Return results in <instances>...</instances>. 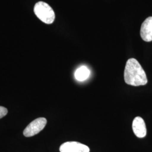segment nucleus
<instances>
[{
  "label": "nucleus",
  "mask_w": 152,
  "mask_h": 152,
  "mask_svg": "<svg viewBox=\"0 0 152 152\" xmlns=\"http://www.w3.org/2000/svg\"><path fill=\"white\" fill-rule=\"evenodd\" d=\"M124 80L127 85L139 86L145 85L147 75L137 60L131 58L127 61L124 71Z\"/></svg>",
  "instance_id": "nucleus-1"
},
{
  "label": "nucleus",
  "mask_w": 152,
  "mask_h": 152,
  "mask_svg": "<svg viewBox=\"0 0 152 152\" xmlns=\"http://www.w3.org/2000/svg\"><path fill=\"white\" fill-rule=\"evenodd\" d=\"M34 12L38 19L46 24H50L54 21V11L50 6L44 2L40 1L36 4Z\"/></svg>",
  "instance_id": "nucleus-2"
},
{
  "label": "nucleus",
  "mask_w": 152,
  "mask_h": 152,
  "mask_svg": "<svg viewBox=\"0 0 152 152\" xmlns=\"http://www.w3.org/2000/svg\"><path fill=\"white\" fill-rule=\"evenodd\" d=\"M46 124L47 120L45 118H38L28 125L23 131V135L26 137H31L37 135L44 129Z\"/></svg>",
  "instance_id": "nucleus-3"
},
{
  "label": "nucleus",
  "mask_w": 152,
  "mask_h": 152,
  "mask_svg": "<svg viewBox=\"0 0 152 152\" xmlns=\"http://www.w3.org/2000/svg\"><path fill=\"white\" fill-rule=\"evenodd\" d=\"M60 152H90L87 145L77 141H68L61 145Z\"/></svg>",
  "instance_id": "nucleus-4"
},
{
  "label": "nucleus",
  "mask_w": 152,
  "mask_h": 152,
  "mask_svg": "<svg viewBox=\"0 0 152 152\" xmlns=\"http://www.w3.org/2000/svg\"><path fill=\"white\" fill-rule=\"evenodd\" d=\"M132 130L137 137L142 138L147 135V128L144 120L140 117H136L132 122Z\"/></svg>",
  "instance_id": "nucleus-5"
},
{
  "label": "nucleus",
  "mask_w": 152,
  "mask_h": 152,
  "mask_svg": "<svg viewBox=\"0 0 152 152\" xmlns=\"http://www.w3.org/2000/svg\"><path fill=\"white\" fill-rule=\"evenodd\" d=\"M141 37L145 42L152 41V16H149L144 21L140 28Z\"/></svg>",
  "instance_id": "nucleus-6"
},
{
  "label": "nucleus",
  "mask_w": 152,
  "mask_h": 152,
  "mask_svg": "<svg viewBox=\"0 0 152 152\" xmlns=\"http://www.w3.org/2000/svg\"><path fill=\"white\" fill-rule=\"evenodd\" d=\"M90 75V71L86 66L78 68L75 73L76 80L78 81H84L87 80Z\"/></svg>",
  "instance_id": "nucleus-7"
},
{
  "label": "nucleus",
  "mask_w": 152,
  "mask_h": 152,
  "mask_svg": "<svg viewBox=\"0 0 152 152\" xmlns=\"http://www.w3.org/2000/svg\"><path fill=\"white\" fill-rule=\"evenodd\" d=\"M7 112L8 111L7 109L4 107L0 106V119L4 117V116H5L7 113Z\"/></svg>",
  "instance_id": "nucleus-8"
}]
</instances>
